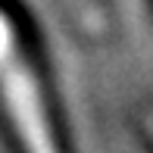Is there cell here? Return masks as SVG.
Wrapping results in <instances>:
<instances>
[{
  "instance_id": "obj_1",
  "label": "cell",
  "mask_w": 153,
  "mask_h": 153,
  "mask_svg": "<svg viewBox=\"0 0 153 153\" xmlns=\"http://www.w3.org/2000/svg\"><path fill=\"white\" fill-rule=\"evenodd\" d=\"M0 88L6 97V109L16 119L22 137L28 141V153H53L50 134L41 113V97L31 72L22 69L16 56V34H13L6 16L0 13Z\"/></svg>"
}]
</instances>
